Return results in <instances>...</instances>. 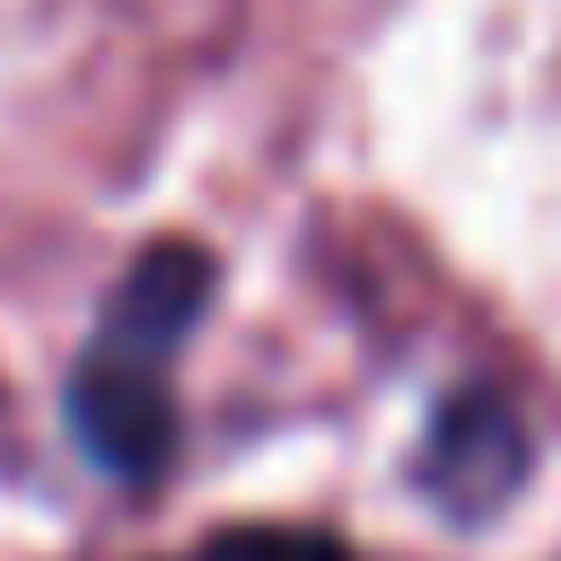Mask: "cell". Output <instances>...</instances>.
Returning a JSON list of instances; mask_svg holds the SVG:
<instances>
[{
	"label": "cell",
	"mask_w": 561,
	"mask_h": 561,
	"mask_svg": "<svg viewBox=\"0 0 561 561\" xmlns=\"http://www.w3.org/2000/svg\"><path fill=\"white\" fill-rule=\"evenodd\" d=\"M210 254L193 237H158L123 263V280L105 289L88 351L61 386L70 438L96 473L114 482H158L175 456V351L193 342L202 307H210Z\"/></svg>",
	"instance_id": "1"
},
{
	"label": "cell",
	"mask_w": 561,
	"mask_h": 561,
	"mask_svg": "<svg viewBox=\"0 0 561 561\" xmlns=\"http://www.w3.org/2000/svg\"><path fill=\"white\" fill-rule=\"evenodd\" d=\"M526 473H535V438H526V421H517L500 394H482V386L447 394V403L430 412V430H421V456H412L421 500H430L438 517H456V526H491V517L526 491Z\"/></svg>",
	"instance_id": "2"
},
{
	"label": "cell",
	"mask_w": 561,
	"mask_h": 561,
	"mask_svg": "<svg viewBox=\"0 0 561 561\" xmlns=\"http://www.w3.org/2000/svg\"><path fill=\"white\" fill-rule=\"evenodd\" d=\"M184 561H359V552H342L316 526H228V535L193 543Z\"/></svg>",
	"instance_id": "3"
}]
</instances>
